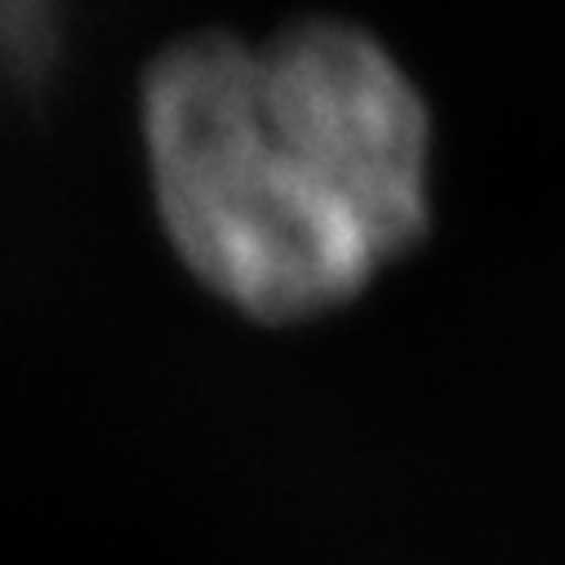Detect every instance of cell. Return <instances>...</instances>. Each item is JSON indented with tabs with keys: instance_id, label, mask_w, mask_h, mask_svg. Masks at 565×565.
I'll list each match as a JSON object with an SVG mask.
<instances>
[{
	"instance_id": "obj_1",
	"label": "cell",
	"mask_w": 565,
	"mask_h": 565,
	"mask_svg": "<svg viewBox=\"0 0 565 565\" xmlns=\"http://www.w3.org/2000/svg\"><path fill=\"white\" fill-rule=\"evenodd\" d=\"M143 143L179 258L241 312L317 317L383 267L267 120L254 45L236 32L179 36L148 63Z\"/></svg>"
},
{
	"instance_id": "obj_2",
	"label": "cell",
	"mask_w": 565,
	"mask_h": 565,
	"mask_svg": "<svg viewBox=\"0 0 565 565\" xmlns=\"http://www.w3.org/2000/svg\"><path fill=\"white\" fill-rule=\"evenodd\" d=\"M267 120L379 263L433 218V120L379 36L343 19H299L254 45Z\"/></svg>"
},
{
	"instance_id": "obj_3",
	"label": "cell",
	"mask_w": 565,
	"mask_h": 565,
	"mask_svg": "<svg viewBox=\"0 0 565 565\" xmlns=\"http://www.w3.org/2000/svg\"><path fill=\"white\" fill-rule=\"evenodd\" d=\"M58 45V0H0V76H45Z\"/></svg>"
}]
</instances>
